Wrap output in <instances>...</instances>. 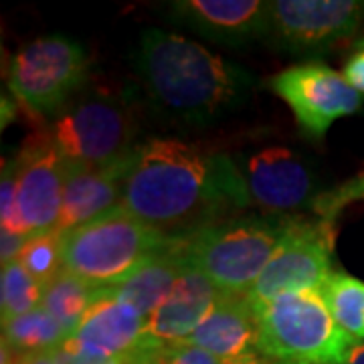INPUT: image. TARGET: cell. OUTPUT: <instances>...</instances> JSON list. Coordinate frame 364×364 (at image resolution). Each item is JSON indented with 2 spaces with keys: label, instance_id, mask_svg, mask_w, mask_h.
<instances>
[{
  "label": "cell",
  "instance_id": "obj_23",
  "mask_svg": "<svg viewBox=\"0 0 364 364\" xmlns=\"http://www.w3.org/2000/svg\"><path fill=\"white\" fill-rule=\"evenodd\" d=\"M16 261L45 287L63 272V231L51 229L31 235Z\"/></svg>",
  "mask_w": 364,
  "mask_h": 364
},
{
  "label": "cell",
  "instance_id": "obj_25",
  "mask_svg": "<svg viewBox=\"0 0 364 364\" xmlns=\"http://www.w3.org/2000/svg\"><path fill=\"white\" fill-rule=\"evenodd\" d=\"M0 219L2 231L16 235H31L18 210L16 200V160H9L2 166V181H0Z\"/></svg>",
  "mask_w": 364,
  "mask_h": 364
},
{
  "label": "cell",
  "instance_id": "obj_10",
  "mask_svg": "<svg viewBox=\"0 0 364 364\" xmlns=\"http://www.w3.org/2000/svg\"><path fill=\"white\" fill-rule=\"evenodd\" d=\"M269 87L291 107L299 126L318 140L338 117L363 107V95L344 75L316 61L279 71L269 79Z\"/></svg>",
  "mask_w": 364,
  "mask_h": 364
},
{
  "label": "cell",
  "instance_id": "obj_2",
  "mask_svg": "<svg viewBox=\"0 0 364 364\" xmlns=\"http://www.w3.org/2000/svg\"><path fill=\"white\" fill-rule=\"evenodd\" d=\"M138 67L154 102L182 122L219 117L241 104L253 85L245 69L166 31L144 35Z\"/></svg>",
  "mask_w": 364,
  "mask_h": 364
},
{
  "label": "cell",
  "instance_id": "obj_33",
  "mask_svg": "<svg viewBox=\"0 0 364 364\" xmlns=\"http://www.w3.org/2000/svg\"><path fill=\"white\" fill-rule=\"evenodd\" d=\"M273 364H277V363H273Z\"/></svg>",
  "mask_w": 364,
  "mask_h": 364
},
{
  "label": "cell",
  "instance_id": "obj_8",
  "mask_svg": "<svg viewBox=\"0 0 364 364\" xmlns=\"http://www.w3.org/2000/svg\"><path fill=\"white\" fill-rule=\"evenodd\" d=\"M332 225L326 221H287L277 251L247 291L253 304L286 291L320 289L332 273Z\"/></svg>",
  "mask_w": 364,
  "mask_h": 364
},
{
  "label": "cell",
  "instance_id": "obj_9",
  "mask_svg": "<svg viewBox=\"0 0 364 364\" xmlns=\"http://www.w3.org/2000/svg\"><path fill=\"white\" fill-rule=\"evenodd\" d=\"M364 18L356 0H275L267 2V35L291 53H322L350 39Z\"/></svg>",
  "mask_w": 364,
  "mask_h": 364
},
{
  "label": "cell",
  "instance_id": "obj_19",
  "mask_svg": "<svg viewBox=\"0 0 364 364\" xmlns=\"http://www.w3.org/2000/svg\"><path fill=\"white\" fill-rule=\"evenodd\" d=\"M100 291L102 289L87 286L83 279L63 269L53 282L43 287L41 308L51 314L71 338L77 332L85 314L90 312L95 298L100 296Z\"/></svg>",
  "mask_w": 364,
  "mask_h": 364
},
{
  "label": "cell",
  "instance_id": "obj_1",
  "mask_svg": "<svg viewBox=\"0 0 364 364\" xmlns=\"http://www.w3.org/2000/svg\"><path fill=\"white\" fill-rule=\"evenodd\" d=\"M249 200L245 176L231 158L174 138H152L132 152L119 207L168 235L170 229L207 227Z\"/></svg>",
  "mask_w": 364,
  "mask_h": 364
},
{
  "label": "cell",
  "instance_id": "obj_32",
  "mask_svg": "<svg viewBox=\"0 0 364 364\" xmlns=\"http://www.w3.org/2000/svg\"><path fill=\"white\" fill-rule=\"evenodd\" d=\"M342 364H364V344H354L348 354H346V358L342 360Z\"/></svg>",
  "mask_w": 364,
  "mask_h": 364
},
{
  "label": "cell",
  "instance_id": "obj_18",
  "mask_svg": "<svg viewBox=\"0 0 364 364\" xmlns=\"http://www.w3.org/2000/svg\"><path fill=\"white\" fill-rule=\"evenodd\" d=\"M186 263L188 261L184 253V237L174 235L170 245L150 257L142 267H138L124 284L114 287L112 291L150 320L158 306L174 289Z\"/></svg>",
  "mask_w": 364,
  "mask_h": 364
},
{
  "label": "cell",
  "instance_id": "obj_13",
  "mask_svg": "<svg viewBox=\"0 0 364 364\" xmlns=\"http://www.w3.org/2000/svg\"><path fill=\"white\" fill-rule=\"evenodd\" d=\"M73 340L83 350L95 352L128 364L150 342L148 318L112 289H102L85 314Z\"/></svg>",
  "mask_w": 364,
  "mask_h": 364
},
{
  "label": "cell",
  "instance_id": "obj_6",
  "mask_svg": "<svg viewBox=\"0 0 364 364\" xmlns=\"http://www.w3.org/2000/svg\"><path fill=\"white\" fill-rule=\"evenodd\" d=\"M47 140L69 166L104 168L130 156L136 122L122 97L95 91L65 105L55 117Z\"/></svg>",
  "mask_w": 364,
  "mask_h": 364
},
{
  "label": "cell",
  "instance_id": "obj_20",
  "mask_svg": "<svg viewBox=\"0 0 364 364\" xmlns=\"http://www.w3.org/2000/svg\"><path fill=\"white\" fill-rule=\"evenodd\" d=\"M69 338L61 324L43 308L2 324V342L16 354H39L59 348Z\"/></svg>",
  "mask_w": 364,
  "mask_h": 364
},
{
  "label": "cell",
  "instance_id": "obj_29",
  "mask_svg": "<svg viewBox=\"0 0 364 364\" xmlns=\"http://www.w3.org/2000/svg\"><path fill=\"white\" fill-rule=\"evenodd\" d=\"M28 239H31V235H16L9 233V231H2V237H0V257H2V265L18 259V255L25 249Z\"/></svg>",
  "mask_w": 364,
  "mask_h": 364
},
{
  "label": "cell",
  "instance_id": "obj_31",
  "mask_svg": "<svg viewBox=\"0 0 364 364\" xmlns=\"http://www.w3.org/2000/svg\"><path fill=\"white\" fill-rule=\"evenodd\" d=\"M223 364H273L269 363V358H265L261 352H249V354H243L239 358H231V360H223Z\"/></svg>",
  "mask_w": 364,
  "mask_h": 364
},
{
  "label": "cell",
  "instance_id": "obj_26",
  "mask_svg": "<svg viewBox=\"0 0 364 364\" xmlns=\"http://www.w3.org/2000/svg\"><path fill=\"white\" fill-rule=\"evenodd\" d=\"M360 198H364V174L344 182L342 186L330 191V193L318 196L314 203V210L322 217V221L332 223L342 208L354 200H360Z\"/></svg>",
  "mask_w": 364,
  "mask_h": 364
},
{
  "label": "cell",
  "instance_id": "obj_4",
  "mask_svg": "<svg viewBox=\"0 0 364 364\" xmlns=\"http://www.w3.org/2000/svg\"><path fill=\"white\" fill-rule=\"evenodd\" d=\"M172 239L117 207L63 233V269L95 289H114Z\"/></svg>",
  "mask_w": 364,
  "mask_h": 364
},
{
  "label": "cell",
  "instance_id": "obj_30",
  "mask_svg": "<svg viewBox=\"0 0 364 364\" xmlns=\"http://www.w3.org/2000/svg\"><path fill=\"white\" fill-rule=\"evenodd\" d=\"M16 354V352H14ZM14 364H55L51 352H39V354H16Z\"/></svg>",
  "mask_w": 364,
  "mask_h": 364
},
{
  "label": "cell",
  "instance_id": "obj_17",
  "mask_svg": "<svg viewBox=\"0 0 364 364\" xmlns=\"http://www.w3.org/2000/svg\"><path fill=\"white\" fill-rule=\"evenodd\" d=\"M221 289L186 263L174 289L148 320V336L158 342H184L210 312Z\"/></svg>",
  "mask_w": 364,
  "mask_h": 364
},
{
  "label": "cell",
  "instance_id": "obj_3",
  "mask_svg": "<svg viewBox=\"0 0 364 364\" xmlns=\"http://www.w3.org/2000/svg\"><path fill=\"white\" fill-rule=\"evenodd\" d=\"M257 352L277 364H342L354 344L326 306L320 289L286 291L253 304Z\"/></svg>",
  "mask_w": 364,
  "mask_h": 364
},
{
  "label": "cell",
  "instance_id": "obj_24",
  "mask_svg": "<svg viewBox=\"0 0 364 364\" xmlns=\"http://www.w3.org/2000/svg\"><path fill=\"white\" fill-rule=\"evenodd\" d=\"M128 364H223V360L186 340L158 342L152 338Z\"/></svg>",
  "mask_w": 364,
  "mask_h": 364
},
{
  "label": "cell",
  "instance_id": "obj_22",
  "mask_svg": "<svg viewBox=\"0 0 364 364\" xmlns=\"http://www.w3.org/2000/svg\"><path fill=\"white\" fill-rule=\"evenodd\" d=\"M41 296H43V287L18 261L2 265V277H0L2 324L41 308Z\"/></svg>",
  "mask_w": 364,
  "mask_h": 364
},
{
  "label": "cell",
  "instance_id": "obj_15",
  "mask_svg": "<svg viewBox=\"0 0 364 364\" xmlns=\"http://www.w3.org/2000/svg\"><path fill=\"white\" fill-rule=\"evenodd\" d=\"M257 314L247 294L221 291L186 342L221 360H231L257 348Z\"/></svg>",
  "mask_w": 364,
  "mask_h": 364
},
{
  "label": "cell",
  "instance_id": "obj_14",
  "mask_svg": "<svg viewBox=\"0 0 364 364\" xmlns=\"http://www.w3.org/2000/svg\"><path fill=\"white\" fill-rule=\"evenodd\" d=\"M130 156L104 168L67 164L63 207L57 223L59 231L67 233L119 207L124 174L130 164Z\"/></svg>",
  "mask_w": 364,
  "mask_h": 364
},
{
  "label": "cell",
  "instance_id": "obj_16",
  "mask_svg": "<svg viewBox=\"0 0 364 364\" xmlns=\"http://www.w3.org/2000/svg\"><path fill=\"white\" fill-rule=\"evenodd\" d=\"M184 25L208 39L239 45L267 33V2L257 0H182L172 4Z\"/></svg>",
  "mask_w": 364,
  "mask_h": 364
},
{
  "label": "cell",
  "instance_id": "obj_12",
  "mask_svg": "<svg viewBox=\"0 0 364 364\" xmlns=\"http://www.w3.org/2000/svg\"><path fill=\"white\" fill-rule=\"evenodd\" d=\"M249 198L267 210H291L316 203V178L306 160L287 148H265L247 158Z\"/></svg>",
  "mask_w": 364,
  "mask_h": 364
},
{
  "label": "cell",
  "instance_id": "obj_21",
  "mask_svg": "<svg viewBox=\"0 0 364 364\" xmlns=\"http://www.w3.org/2000/svg\"><path fill=\"white\" fill-rule=\"evenodd\" d=\"M320 294L336 324L356 342L364 340V282L332 272L320 287Z\"/></svg>",
  "mask_w": 364,
  "mask_h": 364
},
{
  "label": "cell",
  "instance_id": "obj_7",
  "mask_svg": "<svg viewBox=\"0 0 364 364\" xmlns=\"http://www.w3.org/2000/svg\"><path fill=\"white\" fill-rule=\"evenodd\" d=\"M87 75V55L61 35L33 41L13 57L9 87L33 114L61 112Z\"/></svg>",
  "mask_w": 364,
  "mask_h": 364
},
{
  "label": "cell",
  "instance_id": "obj_11",
  "mask_svg": "<svg viewBox=\"0 0 364 364\" xmlns=\"http://www.w3.org/2000/svg\"><path fill=\"white\" fill-rule=\"evenodd\" d=\"M16 160V200L28 233L57 229L63 207L67 164L47 140L37 136Z\"/></svg>",
  "mask_w": 364,
  "mask_h": 364
},
{
  "label": "cell",
  "instance_id": "obj_5",
  "mask_svg": "<svg viewBox=\"0 0 364 364\" xmlns=\"http://www.w3.org/2000/svg\"><path fill=\"white\" fill-rule=\"evenodd\" d=\"M287 221L229 219L182 235L186 261L221 291L247 294L277 251Z\"/></svg>",
  "mask_w": 364,
  "mask_h": 364
},
{
  "label": "cell",
  "instance_id": "obj_28",
  "mask_svg": "<svg viewBox=\"0 0 364 364\" xmlns=\"http://www.w3.org/2000/svg\"><path fill=\"white\" fill-rule=\"evenodd\" d=\"M344 79L350 83L358 93H364V43L352 53L344 65Z\"/></svg>",
  "mask_w": 364,
  "mask_h": 364
},
{
  "label": "cell",
  "instance_id": "obj_27",
  "mask_svg": "<svg viewBox=\"0 0 364 364\" xmlns=\"http://www.w3.org/2000/svg\"><path fill=\"white\" fill-rule=\"evenodd\" d=\"M51 358L55 364H126L119 358H109L95 352L83 350L73 340L67 338L59 348L51 350Z\"/></svg>",
  "mask_w": 364,
  "mask_h": 364
}]
</instances>
